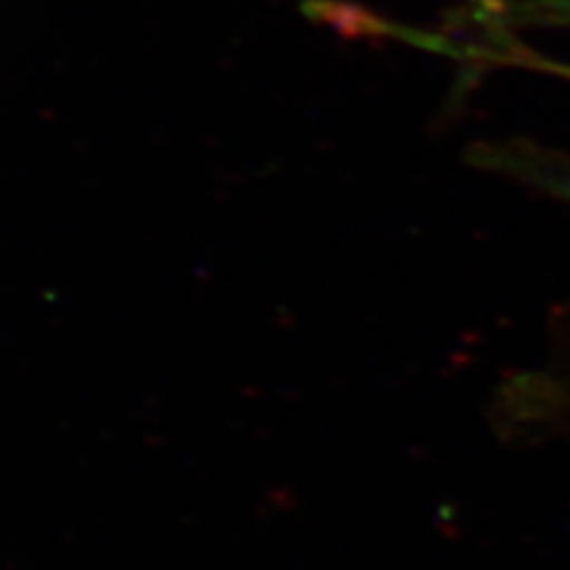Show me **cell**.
I'll use <instances>...</instances> for the list:
<instances>
[{
  "label": "cell",
  "instance_id": "2",
  "mask_svg": "<svg viewBox=\"0 0 570 570\" xmlns=\"http://www.w3.org/2000/svg\"><path fill=\"white\" fill-rule=\"evenodd\" d=\"M504 12L515 24L570 29V0H504Z\"/></svg>",
  "mask_w": 570,
  "mask_h": 570
},
{
  "label": "cell",
  "instance_id": "1",
  "mask_svg": "<svg viewBox=\"0 0 570 570\" xmlns=\"http://www.w3.org/2000/svg\"><path fill=\"white\" fill-rule=\"evenodd\" d=\"M480 165L509 174L570 205V159L532 142H497L478 153Z\"/></svg>",
  "mask_w": 570,
  "mask_h": 570
}]
</instances>
